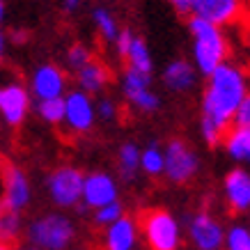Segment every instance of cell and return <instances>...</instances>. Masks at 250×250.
<instances>
[{"label": "cell", "instance_id": "6", "mask_svg": "<svg viewBox=\"0 0 250 250\" xmlns=\"http://www.w3.org/2000/svg\"><path fill=\"white\" fill-rule=\"evenodd\" d=\"M163 170L167 179L174 184L188 182L197 172V156L184 140H172L167 145V152L163 156Z\"/></svg>", "mask_w": 250, "mask_h": 250}, {"label": "cell", "instance_id": "8", "mask_svg": "<svg viewBox=\"0 0 250 250\" xmlns=\"http://www.w3.org/2000/svg\"><path fill=\"white\" fill-rule=\"evenodd\" d=\"M190 239L200 250H218L225 243V232L220 228V223L209 213H197L190 218Z\"/></svg>", "mask_w": 250, "mask_h": 250}, {"label": "cell", "instance_id": "35", "mask_svg": "<svg viewBox=\"0 0 250 250\" xmlns=\"http://www.w3.org/2000/svg\"><path fill=\"white\" fill-rule=\"evenodd\" d=\"M2 53H5V37H2V32H0V60H2Z\"/></svg>", "mask_w": 250, "mask_h": 250}, {"label": "cell", "instance_id": "9", "mask_svg": "<svg viewBox=\"0 0 250 250\" xmlns=\"http://www.w3.org/2000/svg\"><path fill=\"white\" fill-rule=\"evenodd\" d=\"M225 200L229 211H250V172L246 167H234L225 174Z\"/></svg>", "mask_w": 250, "mask_h": 250}, {"label": "cell", "instance_id": "16", "mask_svg": "<svg viewBox=\"0 0 250 250\" xmlns=\"http://www.w3.org/2000/svg\"><path fill=\"white\" fill-rule=\"evenodd\" d=\"M19 234H21V216L0 200V243L7 248H14Z\"/></svg>", "mask_w": 250, "mask_h": 250}, {"label": "cell", "instance_id": "29", "mask_svg": "<svg viewBox=\"0 0 250 250\" xmlns=\"http://www.w3.org/2000/svg\"><path fill=\"white\" fill-rule=\"evenodd\" d=\"M90 60H92L90 51H87L83 44H76V46H71V48H69V64H71L74 69H83Z\"/></svg>", "mask_w": 250, "mask_h": 250}, {"label": "cell", "instance_id": "3", "mask_svg": "<svg viewBox=\"0 0 250 250\" xmlns=\"http://www.w3.org/2000/svg\"><path fill=\"white\" fill-rule=\"evenodd\" d=\"M138 228L152 250L179 248V225L166 209H143L138 213Z\"/></svg>", "mask_w": 250, "mask_h": 250}, {"label": "cell", "instance_id": "20", "mask_svg": "<svg viewBox=\"0 0 250 250\" xmlns=\"http://www.w3.org/2000/svg\"><path fill=\"white\" fill-rule=\"evenodd\" d=\"M126 60H129L131 69H136L140 74H149V71H152V58H149V51H147V46H145L143 39H133Z\"/></svg>", "mask_w": 250, "mask_h": 250}, {"label": "cell", "instance_id": "37", "mask_svg": "<svg viewBox=\"0 0 250 250\" xmlns=\"http://www.w3.org/2000/svg\"><path fill=\"white\" fill-rule=\"evenodd\" d=\"M0 21H2V0H0Z\"/></svg>", "mask_w": 250, "mask_h": 250}, {"label": "cell", "instance_id": "18", "mask_svg": "<svg viewBox=\"0 0 250 250\" xmlns=\"http://www.w3.org/2000/svg\"><path fill=\"white\" fill-rule=\"evenodd\" d=\"M163 81H166L167 87L174 92L188 90V87H193V83H195V69L190 67L186 60H174L172 64L166 69Z\"/></svg>", "mask_w": 250, "mask_h": 250}, {"label": "cell", "instance_id": "4", "mask_svg": "<svg viewBox=\"0 0 250 250\" xmlns=\"http://www.w3.org/2000/svg\"><path fill=\"white\" fill-rule=\"evenodd\" d=\"M28 236L39 250H64L74 239V225L60 213H48L32 223Z\"/></svg>", "mask_w": 250, "mask_h": 250}, {"label": "cell", "instance_id": "13", "mask_svg": "<svg viewBox=\"0 0 250 250\" xmlns=\"http://www.w3.org/2000/svg\"><path fill=\"white\" fill-rule=\"evenodd\" d=\"M0 113L9 126H19L28 113V92L19 83L5 85L0 90Z\"/></svg>", "mask_w": 250, "mask_h": 250}, {"label": "cell", "instance_id": "27", "mask_svg": "<svg viewBox=\"0 0 250 250\" xmlns=\"http://www.w3.org/2000/svg\"><path fill=\"white\" fill-rule=\"evenodd\" d=\"M94 19H97V25L99 30H101V35L106 39H117V28H115V21L113 16L108 14L106 9H97L94 12Z\"/></svg>", "mask_w": 250, "mask_h": 250}, {"label": "cell", "instance_id": "14", "mask_svg": "<svg viewBox=\"0 0 250 250\" xmlns=\"http://www.w3.org/2000/svg\"><path fill=\"white\" fill-rule=\"evenodd\" d=\"M32 87H35V94H37L42 101L46 99H58L64 90V74H62L58 67H51L46 64L35 74V81H32Z\"/></svg>", "mask_w": 250, "mask_h": 250}, {"label": "cell", "instance_id": "19", "mask_svg": "<svg viewBox=\"0 0 250 250\" xmlns=\"http://www.w3.org/2000/svg\"><path fill=\"white\" fill-rule=\"evenodd\" d=\"M223 145H225L228 154L234 161L250 163V131L232 126V129L225 133V138H223Z\"/></svg>", "mask_w": 250, "mask_h": 250}, {"label": "cell", "instance_id": "28", "mask_svg": "<svg viewBox=\"0 0 250 250\" xmlns=\"http://www.w3.org/2000/svg\"><path fill=\"white\" fill-rule=\"evenodd\" d=\"M232 126L250 131V92L243 97V101L239 104V108H236L234 120H232Z\"/></svg>", "mask_w": 250, "mask_h": 250}, {"label": "cell", "instance_id": "15", "mask_svg": "<svg viewBox=\"0 0 250 250\" xmlns=\"http://www.w3.org/2000/svg\"><path fill=\"white\" fill-rule=\"evenodd\" d=\"M136 246V223L131 218L115 220L113 225H108L104 248L106 250H133Z\"/></svg>", "mask_w": 250, "mask_h": 250}, {"label": "cell", "instance_id": "1", "mask_svg": "<svg viewBox=\"0 0 250 250\" xmlns=\"http://www.w3.org/2000/svg\"><path fill=\"white\" fill-rule=\"evenodd\" d=\"M248 94L246 69L236 64H220L211 76L202 97V136L207 145H218L232 129V120L239 104Z\"/></svg>", "mask_w": 250, "mask_h": 250}, {"label": "cell", "instance_id": "10", "mask_svg": "<svg viewBox=\"0 0 250 250\" xmlns=\"http://www.w3.org/2000/svg\"><path fill=\"white\" fill-rule=\"evenodd\" d=\"M28 200H30V186L25 174L7 161L2 170V202L9 205L14 211H21L28 205Z\"/></svg>", "mask_w": 250, "mask_h": 250}, {"label": "cell", "instance_id": "7", "mask_svg": "<svg viewBox=\"0 0 250 250\" xmlns=\"http://www.w3.org/2000/svg\"><path fill=\"white\" fill-rule=\"evenodd\" d=\"M85 177L76 167H60L51 174L48 179V190L58 207H74L83 195Z\"/></svg>", "mask_w": 250, "mask_h": 250}, {"label": "cell", "instance_id": "2", "mask_svg": "<svg viewBox=\"0 0 250 250\" xmlns=\"http://www.w3.org/2000/svg\"><path fill=\"white\" fill-rule=\"evenodd\" d=\"M188 28L193 32V39H195V64L197 69L211 76L213 71L225 64L229 55V44L225 35L220 32V28L211 25L207 21H200V19H190L188 21Z\"/></svg>", "mask_w": 250, "mask_h": 250}, {"label": "cell", "instance_id": "38", "mask_svg": "<svg viewBox=\"0 0 250 250\" xmlns=\"http://www.w3.org/2000/svg\"><path fill=\"white\" fill-rule=\"evenodd\" d=\"M0 250H12V248H7V246H2V243H0Z\"/></svg>", "mask_w": 250, "mask_h": 250}, {"label": "cell", "instance_id": "11", "mask_svg": "<svg viewBox=\"0 0 250 250\" xmlns=\"http://www.w3.org/2000/svg\"><path fill=\"white\" fill-rule=\"evenodd\" d=\"M94 113H92L90 99L85 97L83 92H71L64 99V124L71 133H85L92 126Z\"/></svg>", "mask_w": 250, "mask_h": 250}, {"label": "cell", "instance_id": "21", "mask_svg": "<svg viewBox=\"0 0 250 250\" xmlns=\"http://www.w3.org/2000/svg\"><path fill=\"white\" fill-rule=\"evenodd\" d=\"M138 166H140V152H138V147L133 143L124 145L120 149V170H122V177L131 182L133 179V174H136Z\"/></svg>", "mask_w": 250, "mask_h": 250}, {"label": "cell", "instance_id": "33", "mask_svg": "<svg viewBox=\"0 0 250 250\" xmlns=\"http://www.w3.org/2000/svg\"><path fill=\"white\" fill-rule=\"evenodd\" d=\"M99 115H101L104 120H113L115 117V104L113 101H108V99L99 101Z\"/></svg>", "mask_w": 250, "mask_h": 250}, {"label": "cell", "instance_id": "36", "mask_svg": "<svg viewBox=\"0 0 250 250\" xmlns=\"http://www.w3.org/2000/svg\"><path fill=\"white\" fill-rule=\"evenodd\" d=\"M76 2H78V0H67V9H74V7H76Z\"/></svg>", "mask_w": 250, "mask_h": 250}, {"label": "cell", "instance_id": "5", "mask_svg": "<svg viewBox=\"0 0 250 250\" xmlns=\"http://www.w3.org/2000/svg\"><path fill=\"white\" fill-rule=\"evenodd\" d=\"M188 12L195 19L220 28L236 23L243 16V0H188Z\"/></svg>", "mask_w": 250, "mask_h": 250}, {"label": "cell", "instance_id": "12", "mask_svg": "<svg viewBox=\"0 0 250 250\" xmlns=\"http://www.w3.org/2000/svg\"><path fill=\"white\" fill-rule=\"evenodd\" d=\"M85 200V207H97V209H101V207L110 205V202H117L115 197H117V186H115V182L108 177V174H90V177H85L83 182V195H81Z\"/></svg>", "mask_w": 250, "mask_h": 250}, {"label": "cell", "instance_id": "30", "mask_svg": "<svg viewBox=\"0 0 250 250\" xmlns=\"http://www.w3.org/2000/svg\"><path fill=\"white\" fill-rule=\"evenodd\" d=\"M131 104H136L138 108H143V110H156L159 108V97H154L152 92H140V94H136V97L129 99Z\"/></svg>", "mask_w": 250, "mask_h": 250}, {"label": "cell", "instance_id": "32", "mask_svg": "<svg viewBox=\"0 0 250 250\" xmlns=\"http://www.w3.org/2000/svg\"><path fill=\"white\" fill-rule=\"evenodd\" d=\"M241 37H243V51H246V67H248V71H250V19L243 21Z\"/></svg>", "mask_w": 250, "mask_h": 250}, {"label": "cell", "instance_id": "24", "mask_svg": "<svg viewBox=\"0 0 250 250\" xmlns=\"http://www.w3.org/2000/svg\"><path fill=\"white\" fill-rule=\"evenodd\" d=\"M225 248L228 250H250V229L243 225H234L225 234Z\"/></svg>", "mask_w": 250, "mask_h": 250}, {"label": "cell", "instance_id": "23", "mask_svg": "<svg viewBox=\"0 0 250 250\" xmlns=\"http://www.w3.org/2000/svg\"><path fill=\"white\" fill-rule=\"evenodd\" d=\"M39 115L44 117L46 122L51 124H60L64 120V99L58 97V99H46L39 104Z\"/></svg>", "mask_w": 250, "mask_h": 250}, {"label": "cell", "instance_id": "22", "mask_svg": "<svg viewBox=\"0 0 250 250\" xmlns=\"http://www.w3.org/2000/svg\"><path fill=\"white\" fill-rule=\"evenodd\" d=\"M147 90H149V74H140L136 69H126V74H124V94L131 99Z\"/></svg>", "mask_w": 250, "mask_h": 250}, {"label": "cell", "instance_id": "25", "mask_svg": "<svg viewBox=\"0 0 250 250\" xmlns=\"http://www.w3.org/2000/svg\"><path fill=\"white\" fill-rule=\"evenodd\" d=\"M140 166L145 167V172L149 174H161L163 172V154L159 152V147L152 145L140 154Z\"/></svg>", "mask_w": 250, "mask_h": 250}, {"label": "cell", "instance_id": "34", "mask_svg": "<svg viewBox=\"0 0 250 250\" xmlns=\"http://www.w3.org/2000/svg\"><path fill=\"white\" fill-rule=\"evenodd\" d=\"M170 2H172L174 7L182 12V14H186V12H188V0H170Z\"/></svg>", "mask_w": 250, "mask_h": 250}, {"label": "cell", "instance_id": "26", "mask_svg": "<svg viewBox=\"0 0 250 250\" xmlns=\"http://www.w3.org/2000/svg\"><path fill=\"white\" fill-rule=\"evenodd\" d=\"M122 218V205L120 202H110V205L101 207L97 211V216H94V220H97L99 225H113L115 220Z\"/></svg>", "mask_w": 250, "mask_h": 250}, {"label": "cell", "instance_id": "17", "mask_svg": "<svg viewBox=\"0 0 250 250\" xmlns=\"http://www.w3.org/2000/svg\"><path fill=\"white\" fill-rule=\"evenodd\" d=\"M110 81V71L101 60H90L83 69H78V83L87 92H99Z\"/></svg>", "mask_w": 250, "mask_h": 250}, {"label": "cell", "instance_id": "39", "mask_svg": "<svg viewBox=\"0 0 250 250\" xmlns=\"http://www.w3.org/2000/svg\"><path fill=\"white\" fill-rule=\"evenodd\" d=\"M21 250H39V248H35V246H32V248H21Z\"/></svg>", "mask_w": 250, "mask_h": 250}, {"label": "cell", "instance_id": "31", "mask_svg": "<svg viewBox=\"0 0 250 250\" xmlns=\"http://www.w3.org/2000/svg\"><path fill=\"white\" fill-rule=\"evenodd\" d=\"M131 44H133V35H131L129 30L117 32V51H120V58H122V60H126V58H129Z\"/></svg>", "mask_w": 250, "mask_h": 250}]
</instances>
